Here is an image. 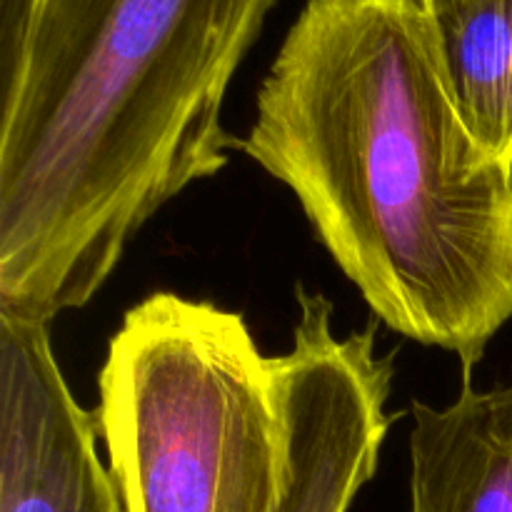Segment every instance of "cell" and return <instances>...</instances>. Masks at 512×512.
<instances>
[{
    "mask_svg": "<svg viewBox=\"0 0 512 512\" xmlns=\"http://www.w3.org/2000/svg\"><path fill=\"white\" fill-rule=\"evenodd\" d=\"M235 150L298 198L375 320L470 375L512 318V168L465 125L428 10L308 0Z\"/></svg>",
    "mask_w": 512,
    "mask_h": 512,
    "instance_id": "6da1fadb",
    "label": "cell"
},
{
    "mask_svg": "<svg viewBox=\"0 0 512 512\" xmlns=\"http://www.w3.org/2000/svg\"><path fill=\"white\" fill-rule=\"evenodd\" d=\"M278 0H38L0 68V313L95 298L163 205L228 165L230 80Z\"/></svg>",
    "mask_w": 512,
    "mask_h": 512,
    "instance_id": "7a4b0ae2",
    "label": "cell"
},
{
    "mask_svg": "<svg viewBox=\"0 0 512 512\" xmlns=\"http://www.w3.org/2000/svg\"><path fill=\"white\" fill-rule=\"evenodd\" d=\"M100 438L125 512H275L285 425L278 355L240 313L153 293L98 375Z\"/></svg>",
    "mask_w": 512,
    "mask_h": 512,
    "instance_id": "3957f363",
    "label": "cell"
},
{
    "mask_svg": "<svg viewBox=\"0 0 512 512\" xmlns=\"http://www.w3.org/2000/svg\"><path fill=\"white\" fill-rule=\"evenodd\" d=\"M293 345L278 355L285 425L283 493L275 512H348L373 480L393 415V360L375 323L338 335L333 303L295 288Z\"/></svg>",
    "mask_w": 512,
    "mask_h": 512,
    "instance_id": "277c9868",
    "label": "cell"
},
{
    "mask_svg": "<svg viewBox=\"0 0 512 512\" xmlns=\"http://www.w3.org/2000/svg\"><path fill=\"white\" fill-rule=\"evenodd\" d=\"M48 325L0 313V512H125Z\"/></svg>",
    "mask_w": 512,
    "mask_h": 512,
    "instance_id": "5b68a950",
    "label": "cell"
},
{
    "mask_svg": "<svg viewBox=\"0 0 512 512\" xmlns=\"http://www.w3.org/2000/svg\"><path fill=\"white\" fill-rule=\"evenodd\" d=\"M410 512H512V385L413 403Z\"/></svg>",
    "mask_w": 512,
    "mask_h": 512,
    "instance_id": "8992f818",
    "label": "cell"
},
{
    "mask_svg": "<svg viewBox=\"0 0 512 512\" xmlns=\"http://www.w3.org/2000/svg\"><path fill=\"white\" fill-rule=\"evenodd\" d=\"M430 15L465 125L512 168V0H453Z\"/></svg>",
    "mask_w": 512,
    "mask_h": 512,
    "instance_id": "52a82bcc",
    "label": "cell"
},
{
    "mask_svg": "<svg viewBox=\"0 0 512 512\" xmlns=\"http://www.w3.org/2000/svg\"><path fill=\"white\" fill-rule=\"evenodd\" d=\"M38 0H0V68L13 63L28 38Z\"/></svg>",
    "mask_w": 512,
    "mask_h": 512,
    "instance_id": "ba28073f",
    "label": "cell"
},
{
    "mask_svg": "<svg viewBox=\"0 0 512 512\" xmlns=\"http://www.w3.org/2000/svg\"><path fill=\"white\" fill-rule=\"evenodd\" d=\"M410 3H415V5H418V8H423V10H428V13H433V10L443 8L445 3H453V0H410Z\"/></svg>",
    "mask_w": 512,
    "mask_h": 512,
    "instance_id": "9c48e42d",
    "label": "cell"
}]
</instances>
